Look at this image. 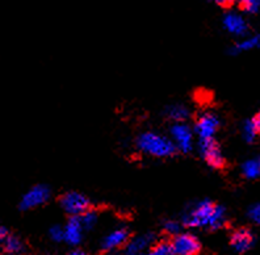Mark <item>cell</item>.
I'll return each instance as SVG.
<instances>
[{
    "label": "cell",
    "mask_w": 260,
    "mask_h": 255,
    "mask_svg": "<svg viewBox=\"0 0 260 255\" xmlns=\"http://www.w3.org/2000/svg\"><path fill=\"white\" fill-rule=\"evenodd\" d=\"M130 241L129 230L125 228L116 229L114 232L109 233L103 241V250L109 251V250L120 249L122 246H126Z\"/></svg>",
    "instance_id": "11"
},
{
    "label": "cell",
    "mask_w": 260,
    "mask_h": 255,
    "mask_svg": "<svg viewBox=\"0 0 260 255\" xmlns=\"http://www.w3.org/2000/svg\"><path fill=\"white\" fill-rule=\"evenodd\" d=\"M80 221H82V225L84 229H89V228H92L93 225L98 221V214L93 209H88L86 213H83L82 216H79Z\"/></svg>",
    "instance_id": "21"
},
{
    "label": "cell",
    "mask_w": 260,
    "mask_h": 255,
    "mask_svg": "<svg viewBox=\"0 0 260 255\" xmlns=\"http://www.w3.org/2000/svg\"><path fill=\"white\" fill-rule=\"evenodd\" d=\"M219 118L213 112H204L194 122V133L199 136V140H206V138H214L216 133L219 129Z\"/></svg>",
    "instance_id": "7"
},
{
    "label": "cell",
    "mask_w": 260,
    "mask_h": 255,
    "mask_svg": "<svg viewBox=\"0 0 260 255\" xmlns=\"http://www.w3.org/2000/svg\"><path fill=\"white\" fill-rule=\"evenodd\" d=\"M200 153L203 155L204 161L208 163V166L212 169H223L225 166V156L222 154V150L219 147L218 142L214 138H206L200 140Z\"/></svg>",
    "instance_id": "4"
},
{
    "label": "cell",
    "mask_w": 260,
    "mask_h": 255,
    "mask_svg": "<svg viewBox=\"0 0 260 255\" xmlns=\"http://www.w3.org/2000/svg\"><path fill=\"white\" fill-rule=\"evenodd\" d=\"M254 49H260V33L244 37L243 40H241L233 46L232 51L233 53H244V51H251Z\"/></svg>",
    "instance_id": "15"
},
{
    "label": "cell",
    "mask_w": 260,
    "mask_h": 255,
    "mask_svg": "<svg viewBox=\"0 0 260 255\" xmlns=\"http://www.w3.org/2000/svg\"><path fill=\"white\" fill-rule=\"evenodd\" d=\"M183 224L188 228H209L217 230L226 224V211L225 208L210 200L199 201L185 214Z\"/></svg>",
    "instance_id": "1"
},
{
    "label": "cell",
    "mask_w": 260,
    "mask_h": 255,
    "mask_svg": "<svg viewBox=\"0 0 260 255\" xmlns=\"http://www.w3.org/2000/svg\"><path fill=\"white\" fill-rule=\"evenodd\" d=\"M230 245L237 252H246L254 245V236L246 228L237 229L230 236Z\"/></svg>",
    "instance_id": "10"
},
{
    "label": "cell",
    "mask_w": 260,
    "mask_h": 255,
    "mask_svg": "<svg viewBox=\"0 0 260 255\" xmlns=\"http://www.w3.org/2000/svg\"><path fill=\"white\" fill-rule=\"evenodd\" d=\"M154 242V236L152 234H145V236L137 237V238H133L132 241H129L127 243V254L129 255H137L141 254L143 250L146 249L150 243Z\"/></svg>",
    "instance_id": "14"
},
{
    "label": "cell",
    "mask_w": 260,
    "mask_h": 255,
    "mask_svg": "<svg viewBox=\"0 0 260 255\" xmlns=\"http://www.w3.org/2000/svg\"><path fill=\"white\" fill-rule=\"evenodd\" d=\"M137 147L150 156L155 158H168L176 151L171 137L163 136L156 132H143L137 138Z\"/></svg>",
    "instance_id": "2"
},
{
    "label": "cell",
    "mask_w": 260,
    "mask_h": 255,
    "mask_svg": "<svg viewBox=\"0 0 260 255\" xmlns=\"http://www.w3.org/2000/svg\"><path fill=\"white\" fill-rule=\"evenodd\" d=\"M257 161H259V165H260V158H259V160H257Z\"/></svg>",
    "instance_id": "30"
},
{
    "label": "cell",
    "mask_w": 260,
    "mask_h": 255,
    "mask_svg": "<svg viewBox=\"0 0 260 255\" xmlns=\"http://www.w3.org/2000/svg\"><path fill=\"white\" fill-rule=\"evenodd\" d=\"M83 225L79 217H70V221L67 222L64 228V241H67L71 245H76L82 239Z\"/></svg>",
    "instance_id": "12"
},
{
    "label": "cell",
    "mask_w": 260,
    "mask_h": 255,
    "mask_svg": "<svg viewBox=\"0 0 260 255\" xmlns=\"http://www.w3.org/2000/svg\"><path fill=\"white\" fill-rule=\"evenodd\" d=\"M3 249L7 254L15 255L20 254L24 250L22 241L16 236H7L3 239Z\"/></svg>",
    "instance_id": "16"
},
{
    "label": "cell",
    "mask_w": 260,
    "mask_h": 255,
    "mask_svg": "<svg viewBox=\"0 0 260 255\" xmlns=\"http://www.w3.org/2000/svg\"><path fill=\"white\" fill-rule=\"evenodd\" d=\"M222 25L226 32L237 37H244L248 33V24L242 15L237 12H228L222 19Z\"/></svg>",
    "instance_id": "9"
},
{
    "label": "cell",
    "mask_w": 260,
    "mask_h": 255,
    "mask_svg": "<svg viewBox=\"0 0 260 255\" xmlns=\"http://www.w3.org/2000/svg\"><path fill=\"white\" fill-rule=\"evenodd\" d=\"M137 255H152V254H151V251H150V252H147V254H142V252H141V254H137Z\"/></svg>",
    "instance_id": "29"
},
{
    "label": "cell",
    "mask_w": 260,
    "mask_h": 255,
    "mask_svg": "<svg viewBox=\"0 0 260 255\" xmlns=\"http://www.w3.org/2000/svg\"><path fill=\"white\" fill-rule=\"evenodd\" d=\"M252 121H254L255 126H256L257 132H259V134H260V111L257 112L256 115H255V117L252 118Z\"/></svg>",
    "instance_id": "26"
},
{
    "label": "cell",
    "mask_w": 260,
    "mask_h": 255,
    "mask_svg": "<svg viewBox=\"0 0 260 255\" xmlns=\"http://www.w3.org/2000/svg\"><path fill=\"white\" fill-rule=\"evenodd\" d=\"M170 136L181 153H189L193 149V131L185 122H175L170 129Z\"/></svg>",
    "instance_id": "5"
},
{
    "label": "cell",
    "mask_w": 260,
    "mask_h": 255,
    "mask_svg": "<svg viewBox=\"0 0 260 255\" xmlns=\"http://www.w3.org/2000/svg\"><path fill=\"white\" fill-rule=\"evenodd\" d=\"M50 237L53 241H64V229L60 227H53L50 229Z\"/></svg>",
    "instance_id": "23"
},
{
    "label": "cell",
    "mask_w": 260,
    "mask_h": 255,
    "mask_svg": "<svg viewBox=\"0 0 260 255\" xmlns=\"http://www.w3.org/2000/svg\"><path fill=\"white\" fill-rule=\"evenodd\" d=\"M4 234H6V230H4V228L0 227V237L4 236Z\"/></svg>",
    "instance_id": "28"
},
{
    "label": "cell",
    "mask_w": 260,
    "mask_h": 255,
    "mask_svg": "<svg viewBox=\"0 0 260 255\" xmlns=\"http://www.w3.org/2000/svg\"><path fill=\"white\" fill-rule=\"evenodd\" d=\"M59 203L62 209L71 217H79L91 209L88 198L78 191H69L63 194L60 196Z\"/></svg>",
    "instance_id": "3"
},
{
    "label": "cell",
    "mask_w": 260,
    "mask_h": 255,
    "mask_svg": "<svg viewBox=\"0 0 260 255\" xmlns=\"http://www.w3.org/2000/svg\"><path fill=\"white\" fill-rule=\"evenodd\" d=\"M238 6L246 13H257L260 11V0H237Z\"/></svg>",
    "instance_id": "20"
},
{
    "label": "cell",
    "mask_w": 260,
    "mask_h": 255,
    "mask_svg": "<svg viewBox=\"0 0 260 255\" xmlns=\"http://www.w3.org/2000/svg\"><path fill=\"white\" fill-rule=\"evenodd\" d=\"M248 217L252 222L260 225V203L259 204H255L248 209Z\"/></svg>",
    "instance_id": "22"
},
{
    "label": "cell",
    "mask_w": 260,
    "mask_h": 255,
    "mask_svg": "<svg viewBox=\"0 0 260 255\" xmlns=\"http://www.w3.org/2000/svg\"><path fill=\"white\" fill-rule=\"evenodd\" d=\"M175 255H200L203 246L200 241L190 233H179L172 237Z\"/></svg>",
    "instance_id": "6"
},
{
    "label": "cell",
    "mask_w": 260,
    "mask_h": 255,
    "mask_svg": "<svg viewBox=\"0 0 260 255\" xmlns=\"http://www.w3.org/2000/svg\"><path fill=\"white\" fill-rule=\"evenodd\" d=\"M165 230L168 234H172V236H176L179 234V230H180V225H179L176 221H167L165 224Z\"/></svg>",
    "instance_id": "24"
},
{
    "label": "cell",
    "mask_w": 260,
    "mask_h": 255,
    "mask_svg": "<svg viewBox=\"0 0 260 255\" xmlns=\"http://www.w3.org/2000/svg\"><path fill=\"white\" fill-rule=\"evenodd\" d=\"M242 136H243L246 142H254L256 140V137L259 136V132H257L252 120H248V121L244 122L243 126H242Z\"/></svg>",
    "instance_id": "19"
},
{
    "label": "cell",
    "mask_w": 260,
    "mask_h": 255,
    "mask_svg": "<svg viewBox=\"0 0 260 255\" xmlns=\"http://www.w3.org/2000/svg\"><path fill=\"white\" fill-rule=\"evenodd\" d=\"M242 174L244 178L256 179L260 176V165L259 161L248 160L242 165Z\"/></svg>",
    "instance_id": "17"
},
{
    "label": "cell",
    "mask_w": 260,
    "mask_h": 255,
    "mask_svg": "<svg viewBox=\"0 0 260 255\" xmlns=\"http://www.w3.org/2000/svg\"><path fill=\"white\" fill-rule=\"evenodd\" d=\"M69 255H88V254H86V252H84V251H80V250H75V251L70 252V254H69Z\"/></svg>",
    "instance_id": "27"
},
{
    "label": "cell",
    "mask_w": 260,
    "mask_h": 255,
    "mask_svg": "<svg viewBox=\"0 0 260 255\" xmlns=\"http://www.w3.org/2000/svg\"><path fill=\"white\" fill-rule=\"evenodd\" d=\"M212 2H214V3L218 4V6L228 7V6H232V4L234 3L235 0H212Z\"/></svg>",
    "instance_id": "25"
},
{
    "label": "cell",
    "mask_w": 260,
    "mask_h": 255,
    "mask_svg": "<svg viewBox=\"0 0 260 255\" xmlns=\"http://www.w3.org/2000/svg\"><path fill=\"white\" fill-rule=\"evenodd\" d=\"M190 112L185 106L181 104H172L166 108V117L172 122H185L189 118Z\"/></svg>",
    "instance_id": "13"
},
{
    "label": "cell",
    "mask_w": 260,
    "mask_h": 255,
    "mask_svg": "<svg viewBox=\"0 0 260 255\" xmlns=\"http://www.w3.org/2000/svg\"><path fill=\"white\" fill-rule=\"evenodd\" d=\"M152 255H175L174 247H172V242L168 239H162L158 241L155 245L151 247Z\"/></svg>",
    "instance_id": "18"
},
{
    "label": "cell",
    "mask_w": 260,
    "mask_h": 255,
    "mask_svg": "<svg viewBox=\"0 0 260 255\" xmlns=\"http://www.w3.org/2000/svg\"><path fill=\"white\" fill-rule=\"evenodd\" d=\"M50 188L45 184H37L25 192L20 201V209L29 211L33 208L41 207L50 199Z\"/></svg>",
    "instance_id": "8"
}]
</instances>
